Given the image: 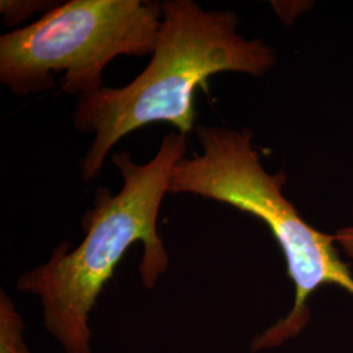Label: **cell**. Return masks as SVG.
<instances>
[{
  "mask_svg": "<svg viewBox=\"0 0 353 353\" xmlns=\"http://www.w3.org/2000/svg\"><path fill=\"white\" fill-rule=\"evenodd\" d=\"M276 62L275 51L262 39L241 36L234 13L204 11L194 0L163 1L159 37L144 71L125 87L77 97L75 128L94 135L81 163L83 179L101 176L114 145L141 127L169 123L186 137L195 131V93L208 92L211 76L262 77Z\"/></svg>",
  "mask_w": 353,
  "mask_h": 353,
  "instance_id": "cell-1",
  "label": "cell"
},
{
  "mask_svg": "<svg viewBox=\"0 0 353 353\" xmlns=\"http://www.w3.org/2000/svg\"><path fill=\"white\" fill-rule=\"evenodd\" d=\"M188 137L165 135L156 156L137 164L130 152H117L112 161L123 178L117 194L96 190L94 205L83 216L85 237L79 246L58 245L45 265L17 280L20 292L38 296L43 325L65 353H92L89 316L115 267L135 243L144 246L139 267L145 290H153L169 267L157 219L176 163L186 156Z\"/></svg>",
  "mask_w": 353,
  "mask_h": 353,
  "instance_id": "cell-2",
  "label": "cell"
},
{
  "mask_svg": "<svg viewBox=\"0 0 353 353\" xmlns=\"http://www.w3.org/2000/svg\"><path fill=\"white\" fill-rule=\"evenodd\" d=\"M202 153L176 163L170 194H192L224 203L252 214L270 229L284 254L294 285L290 314L252 341L261 351L294 338L309 319L307 300L325 284H335L353 294V275L341 259L334 236L306 223L284 196L285 174H270L252 145V131L230 127H195Z\"/></svg>",
  "mask_w": 353,
  "mask_h": 353,
  "instance_id": "cell-3",
  "label": "cell"
},
{
  "mask_svg": "<svg viewBox=\"0 0 353 353\" xmlns=\"http://www.w3.org/2000/svg\"><path fill=\"white\" fill-rule=\"evenodd\" d=\"M163 3L70 0L37 21L0 37V83L17 97L39 94L63 74L61 90L77 97L103 88V71L119 55H152Z\"/></svg>",
  "mask_w": 353,
  "mask_h": 353,
  "instance_id": "cell-4",
  "label": "cell"
},
{
  "mask_svg": "<svg viewBox=\"0 0 353 353\" xmlns=\"http://www.w3.org/2000/svg\"><path fill=\"white\" fill-rule=\"evenodd\" d=\"M24 322L10 296L0 292V353H30L23 339Z\"/></svg>",
  "mask_w": 353,
  "mask_h": 353,
  "instance_id": "cell-5",
  "label": "cell"
},
{
  "mask_svg": "<svg viewBox=\"0 0 353 353\" xmlns=\"http://www.w3.org/2000/svg\"><path fill=\"white\" fill-rule=\"evenodd\" d=\"M59 3L41 1V0H1L0 12L4 24L10 28L19 26L34 13L50 11Z\"/></svg>",
  "mask_w": 353,
  "mask_h": 353,
  "instance_id": "cell-6",
  "label": "cell"
},
{
  "mask_svg": "<svg viewBox=\"0 0 353 353\" xmlns=\"http://www.w3.org/2000/svg\"><path fill=\"white\" fill-rule=\"evenodd\" d=\"M332 236L336 245L341 248V252L353 259V225L341 228Z\"/></svg>",
  "mask_w": 353,
  "mask_h": 353,
  "instance_id": "cell-7",
  "label": "cell"
}]
</instances>
